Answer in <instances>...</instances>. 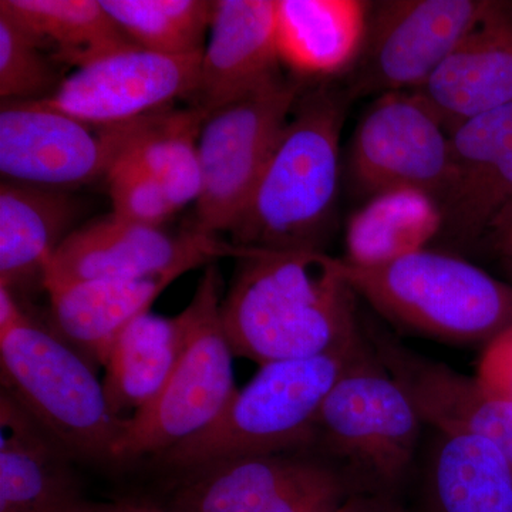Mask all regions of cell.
Here are the masks:
<instances>
[{
  "label": "cell",
  "mask_w": 512,
  "mask_h": 512,
  "mask_svg": "<svg viewBox=\"0 0 512 512\" xmlns=\"http://www.w3.org/2000/svg\"><path fill=\"white\" fill-rule=\"evenodd\" d=\"M356 298L335 256L252 249L238 258L222 320L234 355L264 366L355 342L363 332Z\"/></svg>",
  "instance_id": "cell-1"
},
{
  "label": "cell",
  "mask_w": 512,
  "mask_h": 512,
  "mask_svg": "<svg viewBox=\"0 0 512 512\" xmlns=\"http://www.w3.org/2000/svg\"><path fill=\"white\" fill-rule=\"evenodd\" d=\"M0 392L73 458L117 466L126 420L111 410L96 367L0 286Z\"/></svg>",
  "instance_id": "cell-2"
},
{
  "label": "cell",
  "mask_w": 512,
  "mask_h": 512,
  "mask_svg": "<svg viewBox=\"0 0 512 512\" xmlns=\"http://www.w3.org/2000/svg\"><path fill=\"white\" fill-rule=\"evenodd\" d=\"M348 90L301 93L247 207L232 244L261 251H322L335 212L340 136Z\"/></svg>",
  "instance_id": "cell-3"
},
{
  "label": "cell",
  "mask_w": 512,
  "mask_h": 512,
  "mask_svg": "<svg viewBox=\"0 0 512 512\" xmlns=\"http://www.w3.org/2000/svg\"><path fill=\"white\" fill-rule=\"evenodd\" d=\"M426 427L363 330L320 407L308 451L325 458L355 495H397L416 464Z\"/></svg>",
  "instance_id": "cell-4"
},
{
  "label": "cell",
  "mask_w": 512,
  "mask_h": 512,
  "mask_svg": "<svg viewBox=\"0 0 512 512\" xmlns=\"http://www.w3.org/2000/svg\"><path fill=\"white\" fill-rule=\"evenodd\" d=\"M339 269L350 288L396 325L454 345H487L512 326V286L461 256L433 249Z\"/></svg>",
  "instance_id": "cell-5"
},
{
  "label": "cell",
  "mask_w": 512,
  "mask_h": 512,
  "mask_svg": "<svg viewBox=\"0 0 512 512\" xmlns=\"http://www.w3.org/2000/svg\"><path fill=\"white\" fill-rule=\"evenodd\" d=\"M362 336L323 355L259 366L211 427L156 463L184 473L229 458L308 450L320 407Z\"/></svg>",
  "instance_id": "cell-6"
},
{
  "label": "cell",
  "mask_w": 512,
  "mask_h": 512,
  "mask_svg": "<svg viewBox=\"0 0 512 512\" xmlns=\"http://www.w3.org/2000/svg\"><path fill=\"white\" fill-rule=\"evenodd\" d=\"M224 284L217 264L208 265L185 312L190 332L183 355L164 389L146 409L126 420L116 450L117 466L160 457L211 427L237 387L234 350L222 320Z\"/></svg>",
  "instance_id": "cell-7"
},
{
  "label": "cell",
  "mask_w": 512,
  "mask_h": 512,
  "mask_svg": "<svg viewBox=\"0 0 512 512\" xmlns=\"http://www.w3.org/2000/svg\"><path fill=\"white\" fill-rule=\"evenodd\" d=\"M301 93L299 83L281 76L208 114L198 141L202 188L195 229L211 235L231 232Z\"/></svg>",
  "instance_id": "cell-8"
},
{
  "label": "cell",
  "mask_w": 512,
  "mask_h": 512,
  "mask_svg": "<svg viewBox=\"0 0 512 512\" xmlns=\"http://www.w3.org/2000/svg\"><path fill=\"white\" fill-rule=\"evenodd\" d=\"M180 474L174 508L185 512H338L355 495L338 468L308 450L229 458Z\"/></svg>",
  "instance_id": "cell-9"
},
{
  "label": "cell",
  "mask_w": 512,
  "mask_h": 512,
  "mask_svg": "<svg viewBox=\"0 0 512 512\" xmlns=\"http://www.w3.org/2000/svg\"><path fill=\"white\" fill-rule=\"evenodd\" d=\"M493 0L372 3L362 53L350 70V99L416 92L483 19Z\"/></svg>",
  "instance_id": "cell-10"
},
{
  "label": "cell",
  "mask_w": 512,
  "mask_h": 512,
  "mask_svg": "<svg viewBox=\"0 0 512 512\" xmlns=\"http://www.w3.org/2000/svg\"><path fill=\"white\" fill-rule=\"evenodd\" d=\"M251 249L235 247L220 235L194 227L180 234L164 227L137 224L111 212L74 229L47 266L43 289L143 276L187 272L241 258Z\"/></svg>",
  "instance_id": "cell-11"
},
{
  "label": "cell",
  "mask_w": 512,
  "mask_h": 512,
  "mask_svg": "<svg viewBox=\"0 0 512 512\" xmlns=\"http://www.w3.org/2000/svg\"><path fill=\"white\" fill-rule=\"evenodd\" d=\"M136 121L101 126L76 119L40 101H2L3 181L60 191H73L93 183L106 177L123 153Z\"/></svg>",
  "instance_id": "cell-12"
},
{
  "label": "cell",
  "mask_w": 512,
  "mask_h": 512,
  "mask_svg": "<svg viewBox=\"0 0 512 512\" xmlns=\"http://www.w3.org/2000/svg\"><path fill=\"white\" fill-rule=\"evenodd\" d=\"M349 168L369 197L416 188L441 205L454 181L450 134L419 94H382L357 124Z\"/></svg>",
  "instance_id": "cell-13"
},
{
  "label": "cell",
  "mask_w": 512,
  "mask_h": 512,
  "mask_svg": "<svg viewBox=\"0 0 512 512\" xmlns=\"http://www.w3.org/2000/svg\"><path fill=\"white\" fill-rule=\"evenodd\" d=\"M201 56L163 55L131 43L74 70L40 103L101 126L131 123L170 110L183 97L192 100Z\"/></svg>",
  "instance_id": "cell-14"
},
{
  "label": "cell",
  "mask_w": 512,
  "mask_h": 512,
  "mask_svg": "<svg viewBox=\"0 0 512 512\" xmlns=\"http://www.w3.org/2000/svg\"><path fill=\"white\" fill-rule=\"evenodd\" d=\"M370 346L436 433L474 436L500 448L512 464V403L443 362L406 348L392 333L363 322Z\"/></svg>",
  "instance_id": "cell-15"
},
{
  "label": "cell",
  "mask_w": 512,
  "mask_h": 512,
  "mask_svg": "<svg viewBox=\"0 0 512 512\" xmlns=\"http://www.w3.org/2000/svg\"><path fill=\"white\" fill-rule=\"evenodd\" d=\"M448 134L512 103V2L493 0L483 19L416 92Z\"/></svg>",
  "instance_id": "cell-16"
},
{
  "label": "cell",
  "mask_w": 512,
  "mask_h": 512,
  "mask_svg": "<svg viewBox=\"0 0 512 512\" xmlns=\"http://www.w3.org/2000/svg\"><path fill=\"white\" fill-rule=\"evenodd\" d=\"M275 0H217L192 101L210 114L281 77Z\"/></svg>",
  "instance_id": "cell-17"
},
{
  "label": "cell",
  "mask_w": 512,
  "mask_h": 512,
  "mask_svg": "<svg viewBox=\"0 0 512 512\" xmlns=\"http://www.w3.org/2000/svg\"><path fill=\"white\" fill-rule=\"evenodd\" d=\"M73 460L0 392V512H90Z\"/></svg>",
  "instance_id": "cell-18"
},
{
  "label": "cell",
  "mask_w": 512,
  "mask_h": 512,
  "mask_svg": "<svg viewBox=\"0 0 512 512\" xmlns=\"http://www.w3.org/2000/svg\"><path fill=\"white\" fill-rule=\"evenodd\" d=\"M82 214L83 202L72 191L2 181L0 286L16 296L43 289L47 266Z\"/></svg>",
  "instance_id": "cell-19"
},
{
  "label": "cell",
  "mask_w": 512,
  "mask_h": 512,
  "mask_svg": "<svg viewBox=\"0 0 512 512\" xmlns=\"http://www.w3.org/2000/svg\"><path fill=\"white\" fill-rule=\"evenodd\" d=\"M181 272L143 278L101 279L57 286L49 296V325L94 367H104L114 342L151 306Z\"/></svg>",
  "instance_id": "cell-20"
},
{
  "label": "cell",
  "mask_w": 512,
  "mask_h": 512,
  "mask_svg": "<svg viewBox=\"0 0 512 512\" xmlns=\"http://www.w3.org/2000/svg\"><path fill=\"white\" fill-rule=\"evenodd\" d=\"M370 8L362 0H275L281 64L302 79L349 73L365 46Z\"/></svg>",
  "instance_id": "cell-21"
},
{
  "label": "cell",
  "mask_w": 512,
  "mask_h": 512,
  "mask_svg": "<svg viewBox=\"0 0 512 512\" xmlns=\"http://www.w3.org/2000/svg\"><path fill=\"white\" fill-rule=\"evenodd\" d=\"M421 512H512V464L488 440L434 431L421 473Z\"/></svg>",
  "instance_id": "cell-22"
},
{
  "label": "cell",
  "mask_w": 512,
  "mask_h": 512,
  "mask_svg": "<svg viewBox=\"0 0 512 512\" xmlns=\"http://www.w3.org/2000/svg\"><path fill=\"white\" fill-rule=\"evenodd\" d=\"M190 332L185 309L174 318L147 312L114 342L103 386L113 413L128 419L157 399L183 355Z\"/></svg>",
  "instance_id": "cell-23"
},
{
  "label": "cell",
  "mask_w": 512,
  "mask_h": 512,
  "mask_svg": "<svg viewBox=\"0 0 512 512\" xmlns=\"http://www.w3.org/2000/svg\"><path fill=\"white\" fill-rule=\"evenodd\" d=\"M444 228L440 202L416 188L372 195L350 217L345 261L376 266L423 251Z\"/></svg>",
  "instance_id": "cell-24"
},
{
  "label": "cell",
  "mask_w": 512,
  "mask_h": 512,
  "mask_svg": "<svg viewBox=\"0 0 512 512\" xmlns=\"http://www.w3.org/2000/svg\"><path fill=\"white\" fill-rule=\"evenodd\" d=\"M0 16L25 30L57 64L76 69L133 43L100 0H2Z\"/></svg>",
  "instance_id": "cell-25"
},
{
  "label": "cell",
  "mask_w": 512,
  "mask_h": 512,
  "mask_svg": "<svg viewBox=\"0 0 512 512\" xmlns=\"http://www.w3.org/2000/svg\"><path fill=\"white\" fill-rule=\"evenodd\" d=\"M207 114L197 107L165 110L134 123L123 153L136 158L163 185L175 210L201 195L198 141Z\"/></svg>",
  "instance_id": "cell-26"
},
{
  "label": "cell",
  "mask_w": 512,
  "mask_h": 512,
  "mask_svg": "<svg viewBox=\"0 0 512 512\" xmlns=\"http://www.w3.org/2000/svg\"><path fill=\"white\" fill-rule=\"evenodd\" d=\"M134 45L171 56L204 52L214 2L210 0H100Z\"/></svg>",
  "instance_id": "cell-27"
},
{
  "label": "cell",
  "mask_w": 512,
  "mask_h": 512,
  "mask_svg": "<svg viewBox=\"0 0 512 512\" xmlns=\"http://www.w3.org/2000/svg\"><path fill=\"white\" fill-rule=\"evenodd\" d=\"M512 205V151L454 181L441 202L443 232L461 244L477 241Z\"/></svg>",
  "instance_id": "cell-28"
},
{
  "label": "cell",
  "mask_w": 512,
  "mask_h": 512,
  "mask_svg": "<svg viewBox=\"0 0 512 512\" xmlns=\"http://www.w3.org/2000/svg\"><path fill=\"white\" fill-rule=\"evenodd\" d=\"M59 64L25 30L0 16V97L2 101L49 100L62 86Z\"/></svg>",
  "instance_id": "cell-29"
},
{
  "label": "cell",
  "mask_w": 512,
  "mask_h": 512,
  "mask_svg": "<svg viewBox=\"0 0 512 512\" xmlns=\"http://www.w3.org/2000/svg\"><path fill=\"white\" fill-rule=\"evenodd\" d=\"M104 180L113 212L124 220L164 227L177 212L163 185L128 154H120Z\"/></svg>",
  "instance_id": "cell-30"
},
{
  "label": "cell",
  "mask_w": 512,
  "mask_h": 512,
  "mask_svg": "<svg viewBox=\"0 0 512 512\" xmlns=\"http://www.w3.org/2000/svg\"><path fill=\"white\" fill-rule=\"evenodd\" d=\"M476 377L493 396L512 403V326L483 346Z\"/></svg>",
  "instance_id": "cell-31"
},
{
  "label": "cell",
  "mask_w": 512,
  "mask_h": 512,
  "mask_svg": "<svg viewBox=\"0 0 512 512\" xmlns=\"http://www.w3.org/2000/svg\"><path fill=\"white\" fill-rule=\"evenodd\" d=\"M338 512H421L406 507L397 495H353Z\"/></svg>",
  "instance_id": "cell-32"
},
{
  "label": "cell",
  "mask_w": 512,
  "mask_h": 512,
  "mask_svg": "<svg viewBox=\"0 0 512 512\" xmlns=\"http://www.w3.org/2000/svg\"><path fill=\"white\" fill-rule=\"evenodd\" d=\"M90 512H185L173 508L157 507V505L143 503V501L119 500L114 503H94Z\"/></svg>",
  "instance_id": "cell-33"
},
{
  "label": "cell",
  "mask_w": 512,
  "mask_h": 512,
  "mask_svg": "<svg viewBox=\"0 0 512 512\" xmlns=\"http://www.w3.org/2000/svg\"><path fill=\"white\" fill-rule=\"evenodd\" d=\"M494 247L503 258L505 268H507L512 282V231L503 235V237L494 239Z\"/></svg>",
  "instance_id": "cell-34"
},
{
  "label": "cell",
  "mask_w": 512,
  "mask_h": 512,
  "mask_svg": "<svg viewBox=\"0 0 512 512\" xmlns=\"http://www.w3.org/2000/svg\"><path fill=\"white\" fill-rule=\"evenodd\" d=\"M512 231V205L510 208L504 211V214L495 221L493 228H491V235H493V239H497L503 237V235L508 234V232Z\"/></svg>",
  "instance_id": "cell-35"
}]
</instances>
